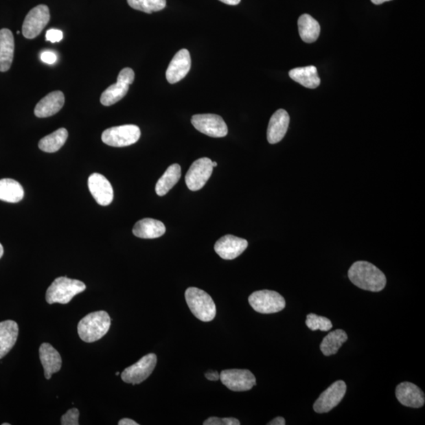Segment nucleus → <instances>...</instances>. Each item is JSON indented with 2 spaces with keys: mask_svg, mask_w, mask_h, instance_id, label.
<instances>
[{
  "mask_svg": "<svg viewBox=\"0 0 425 425\" xmlns=\"http://www.w3.org/2000/svg\"><path fill=\"white\" fill-rule=\"evenodd\" d=\"M111 319L106 311L93 312L80 320L78 332L80 338L85 343H93L103 338L108 332Z\"/></svg>",
  "mask_w": 425,
  "mask_h": 425,
  "instance_id": "obj_2",
  "label": "nucleus"
},
{
  "mask_svg": "<svg viewBox=\"0 0 425 425\" xmlns=\"http://www.w3.org/2000/svg\"><path fill=\"white\" fill-rule=\"evenodd\" d=\"M165 226L159 220L143 218L134 225L133 233L139 238L156 239L165 233Z\"/></svg>",
  "mask_w": 425,
  "mask_h": 425,
  "instance_id": "obj_21",
  "label": "nucleus"
},
{
  "mask_svg": "<svg viewBox=\"0 0 425 425\" xmlns=\"http://www.w3.org/2000/svg\"><path fill=\"white\" fill-rule=\"evenodd\" d=\"M397 400L402 405L411 408H421L424 405V393L416 384L403 382L395 390Z\"/></svg>",
  "mask_w": 425,
  "mask_h": 425,
  "instance_id": "obj_16",
  "label": "nucleus"
},
{
  "mask_svg": "<svg viewBox=\"0 0 425 425\" xmlns=\"http://www.w3.org/2000/svg\"><path fill=\"white\" fill-rule=\"evenodd\" d=\"M347 391V384L343 380H338L327 389L314 402V410L317 413L331 411L340 404Z\"/></svg>",
  "mask_w": 425,
  "mask_h": 425,
  "instance_id": "obj_12",
  "label": "nucleus"
},
{
  "mask_svg": "<svg viewBox=\"0 0 425 425\" xmlns=\"http://www.w3.org/2000/svg\"><path fill=\"white\" fill-rule=\"evenodd\" d=\"M19 325L14 321L0 322V359L10 352L19 336Z\"/></svg>",
  "mask_w": 425,
  "mask_h": 425,
  "instance_id": "obj_20",
  "label": "nucleus"
},
{
  "mask_svg": "<svg viewBox=\"0 0 425 425\" xmlns=\"http://www.w3.org/2000/svg\"><path fill=\"white\" fill-rule=\"evenodd\" d=\"M289 76L295 82L310 89L319 87L321 83L317 69L314 66L293 69L289 72Z\"/></svg>",
  "mask_w": 425,
  "mask_h": 425,
  "instance_id": "obj_23",
  "label": "nucleus"
},
{
  "mask_svg": "<svg viewBox=\"0 0 425 425\" xmlns=\"http://www.w3.org/2000/svg\"><path fill=\"white\" fill-rule=\"evenodd\" d=\"M23 198L24 189L18 181L9 179L0 180V200L16 203Z\"/></svg>",
  "mask_w": 425,
  "mask_h": 425,
  "instance_id": "obj_26",
  "label": "nucleus"
},
{
  "mask_svg": "<svg viewBox=\"0 0 425 425\" xmlns=\"http://www.w3.org/2000/svg\"><path fill=\"white\" fill-rule=\"evenodd\" d=\"M50 21L49 8L39 5L32 8L24 21L23 34L27 39H34L41 34Z\"/></svg>",
  "mask_w": 425,
  "mask_h": 425,
  "instance_id": "obj_8",
  "label": "nucleus"
},
{
  "mask_svg": "<svg viewBox=\"0 0 425 425\" xmlns=\"http://www.w3.org/2000/svg\"><path fill=\"white\" fill-rule=\"evenodd\" d=\"M219 1L225 4L232 5V6H236V5H238L240 3L241 0H219Z\"/></svg>",
  "mask_w": 425,
  "mask_h": 425,
  "instance_id": "obj_40",
  "label": "nucleus"
},
{
  "mask_svg": "<svg viewBox=\"0 0 425 425\" xmlns=\"http://www.w3.org/2000/svg\"><path fill=\"white\" fill-rule=\"evenodd\" d=\"M65 96L60 91H52L43 98L35 107L34 114L37 117H48L62 108Z\"/></svg>",
  "mask_w": 425,
  "mask_h": 425,
  "instance_id": "obj_19",
  "label": "nucleus"
},
{
  "mask_svg": "<svg viewBox=\"0 0 425 425\" xmlns=\"http://www.w3.org/2000/svg\"><path fill=\"white\" fill-rule=\"evenodd\" d=\"M62 38L63 34L61 30L51 29L47 32L46 39L48 41L56 43L62 41Z\"/></svg>",
  "mask_w": 425,
  "mask_h": 425,
  "instance_id": "obj_35",
  "label": "nucleus"
},
{
  "mask_svg": "<svg viewBox=\"0 0 425 425\" xmlns=\"http://www.w3.org/2000/svg\"><path fill=\"white\" fill-rule=\"evenodd\" d=\"M129 89V84L117 80V83L107 88L100 97L101 104L106 106H110L117 103L126 95Z\"/></svg>",
  "mask_w": 425,
  "mask_h": 425,
  "instance_id": "obj_29",
  "label": "nucleus"
},
{
  "mask_svg": "<svg viewBox=\"0 0 425 425\" xmlns=\"http://www.w3.org/2000/svg\"><path fill=\"white\" fill-rule=\"evenodd\" d=\"M205 376L209 380L216 381L220 379V375L217 371H209V372L205 374Z\"/></svg>",
  "mask_w": 425,
  "mask_h": 425,
  "instance_id": "obj_37",
  "label": "nucleus"
},
{
  "mask_svg": "<svg viewBox=\"0 0 425 425\" xmlns=\"http://www.w3.org/2000/svg\"><path fill=\"white\" fill-rule=\"evenodd\" d=\"M249 301L253 309L263 314L278 313L286 306L282 295L271 290H257L250 295Z\"/></svg>",
  "mask_w": 425,
  "mask_h": 425,
  "instance_id": "obj_5",
  "label": "nucleus"
},
{
  "mask_svg": "<svg viewBox=\"0 0 425 425\" xmlns=\"http://www.w3.org/2000/svg\"><path fill=\"white\" fill-rule=\"evenodd\" d=\"M119 374H120L119 373H116V375H117V376H118V375H119Z\"/></svg>",
  "mask_w": 425,
  "mask_h": 425,
  "instance_id": "obj_45",
  "label": "nucleus"
},
{
  "mask_svg": "<svg viewBox=\"0 0 425 425\" xmlns=\"http://www.w3.org/2000/svg\"><path fill=\"white\" fill-rule=\"evenodd\" d=\"M285 420L282 417H277L275 419H273L270 423H268V425H285Z\"/></svg>",
  "mask_w": 425,
  "mask_h": 425,
  "instance_id": "obj_38",
  "label": "nucleus"
},
{
  "mask_svg": "<svg viewBox=\"0 0 425 425\" xmlns=\"http://www.w3.org/2000/svg\"><path fill=\"white\" fill-rule=\"evenodd\" d=\"M185 299L192 313L198 320L204 322L211 321L217 314L216 306L211 295L197 288L186 290Z\"/></svg>",
  "mask_w": 425,
  "mask_h": 425,
  "instance_id": "obj_4",
  "label": "nucleus"
},
{
  "mask_svg": "<svg viewBox=\"0 0 425 425\" xmlns=\"http://www.w3.org/2000/svg\"><path fill=\"white\" fill-rule=\"evenodd\" d=\"M3 425H10L9 423H3Z\"/></svg>",
  "mask_w": 425,
  "mask_h": 425,
  "instance_id": "obj_44",
  "label": "nucleus"
},
{
  "mask_svg": "<svg viewBox=\"0 0 425 425\" xmlns=\"http://www.w3.org/2000/svg\"><path fill=\"white\" fill-rule=\"evenodd\" d=\"M156 364H157L156 354L152 353L145 355L137 363L123 371L122 379L127 384L133 385L141 384L152 374Z\"/></svg>",
  "mask_w": 425,
  "mask_h": 425,
  "instance_id": "obj_7",
  "label": "nucleus"
},
{
  "mask_svg": "<svg viewBox=\"0 0 425 425\" xmlns=\"http://www.w3.org/2000/svg\"><path fill=\"white\" fill-rule=\"evenodd\" d=\"M40 359L45 369L47 380H50L54 374H56L62 368V358L60 354L50 343L41 344L39 349Z\"/></svg>",
  "mask_w": 425,
  "mask_h": 425,
  "instance_id": "obj_18",
  "label": "nucleus"
},
{
  "mask_svg": "<svg viewBox=\"0 0 425 425\" xmlns=\"http://www.w3.org/2000/svg\"><path fill=\"white\" fill-rule=\"evenodd\" d=\"M213 168H216L218 166V163L216 161H212Z\"/></svg>",
  "mask_w": 425,
  "mask_h": 425,
  "instance_id": "obj_43",
  "label": "nucleus"
},
{
  "mask_svg": "<svg viewBox=\"0 0 425 425\" xmlns=\"http://www.w3.org/2000/svg\"><path fill=\"white\" fill-rule=\"evenodd\" d=\"M290 117L283 109L277 111L271 118L267 129L268 143L275 144L281 142L286 135L289 126Z\"/></svg>",
  "mask_w": 425,
  "mask_h": 425,
  "instance_id": "obj_17",
  "label": "nucleus"
},
{
  "mask_svg": "<svg viewBox=\"0 0 425 425\" xmlns=\"http://www.w3.org/2000/svg\"><path fill=\"white\" fill-rule=\"evenodd\" d=\"M68 138V132L66 128H61L56 132L52 133L50 135L41 139L39 142V148L43 152L47 153H54L60 150L65 143L67 142Z\"/></svg>",
  "mask_w": 425,
  "mask_h": 425,
  "instance_id": "obj_28",
  "label": "nucleus"
},
{
  "mask_svg": "<svg viewBox=\"0 0 425 425\" xmlns=\"http://www.w3.org/2000/svg\"><path fill=\"white\" fill-rule=\"evenodd\" d=\"M88 185L91 196L100 205L108 206L114 200V190L110 181L104 175L91 174Z\"/></svg>",
  "mask_w": 425,
  "mask_h": 425,
  "instance_id": "obj_14",
  "label": "nucleus"
},
{
  "mask_svg": "<svg viewBox=\"0 0 425 425\" xmlns=\"http://www.w3.org/2000/svg\"><path fill=\"white\" fill-rule=\"evenodd\" d=\"M41 59L42 62L52 65L57 61V56L52 51H45L41 54Z\"/></svg>",
  "mask_w": 425,
  "mask_h": 425,
  "instance_id": "obj_36",
  "label": "nucleus"
},
{
  "mask_svg": "<svg viewBox=\"0 0 425 425\" xmlns=\"http://www.w3.org/2000/svg\"><path fill=\"white\" fill-rule=\"evenodd\" d=\"M132 8L147 14L158 12L166 6V0H127Z\"/></svg>",
  "mask_w": 425,
  "mask_h": 425,
  "instance_id": "obj_30",
  "label": "nucleus"
},
{
  "mask_svg": "<svg viewBox=\"0 0 425 425\" xmlns=\"http://www.w3.org/2000/svg\"><path fill=\"white\" fill-rule=\"evenodd\" d=\"M119 425H139V424L136 422H134L133 420L128 418H124L121 420L119 422H118Z\"/></svg>",
  "mask_w": 425,
  "mask_h": 425,
  "instance_id": "obj_39",
  "label": "nucleus"
},
{
  "mask_svg": "<svg viewBox=\"0 0 425 425\" xmlns=\"http://www.w3.org/2000/svg\"><path fill=\"white\" fill-rule=\"evenodd\" d=\"M306 325L311 331H330L332 328V321L325 317L310 314L306 317Z\"/></svg>",
  "mask_w": 425,
  "mask_h": 425,
  "instance_id": "obj_31",
  "label": "nucleus"
},
{
  "mask_svg": "<svg viewBox=\"0 0 425 425\" xmlns=\"http://www.w3.org/2000/svg\"><path fill=\"white\" fill-rule=\"evenodd\" d=\"M249 242L246 240L233 235H226L216 242L214 250L223 260H233L243 254Z\"/></svg>",
  "mask_w": 425,
  "mask_h": 425,
  "instance_id": "obj_13",
  "label": "nucleus"
},
{
  "mask_svg": "<svg viewBox=\"0 0 425 425\" xmlns=\"http://www.w3.org/2000/svg\"><path fill=\"white\" fill-rule=\"evenodd\" d=\"M347 335L345 331L336 330L331 332L324 338L321 343L320 349L325 356H331L336 354L338 349L347 341Z\"/></svg>",
  "mask_w": 425,
  "mask_h": 425,
  "instance_id": "obj_27",
  "label": "nucleus"
},
{
  "mask_svg": "<svg viewBox=\"0 0 425 425\" xmlns=\"http://www.w3.org/2000/svg\"><path fill=\"white\" fill-rule=\"evenodd\" d=\"M212 161L208 158L198 159L192 164L185 176V182L191 191L202 189L213 173Z\"/></svg>",
  "mask_w": 425,
  "mask_h": 425,
  "instance_id": "obj_10",
  "label": "nucleus"
},
{
  "mask_svg": "<svg viewBox=\"0 0 425 425\" xmlns=\"http://www.w3.org/2000/svg\"><path fill=\"white\" fill-rule=\"evenodd\" d=\"M348 277L355 286L373 292H381L387 284L384 273L372 263L365 261L354 262L349 268Z\"/></svg>",
  "mask_w": 425,
  "mask_h": 425,
  "instance_id": "obj_1",
  "label": "nucleus"
},
{
  "mask_svg": "<svg viewBox=\"0 0 425 425\" xmlns=\"http://www.w3.org/2000/svg\"><path fill=\"white\" fill-rule=\"evenodd\" d=\"M141 129L135 125H125L106 129L102 134V141L115 148L130 146L141 137Z\"/></svg>",
  "mask_w": 425,
  "mask_h": 425,
  "instance_id": "obj_6",
  "label": "nucleus"
},
{
  "mask_svg": "<svg viewBox=\"0 0 425 425\" xmlns=\"http://www.w3.org/2000/svg\"><path fill=\"white\" fill-rule=\"evenodd\" d=\"M192 124L198 132L214 138L227 136L228 126L223 118L217 115H196L192 117Z\"/></svg>",
  "mask_w": 425,
  "mask_h": 425,
  "instance_id": "obj_9",
  "label": "nucleus"
},
{
  "mask_svg": "<svg viewBox=\"0 0 425 425\" xmlns=\"http://www.w3.org/2000/svg\"><path fill=\"white\" fill-rule=\"evenodd\" d=\"M371 1L376 5H380L385 2L391 1V0H371Z\"/></svg>",
  "mask_w": 425,
  "mask_h": 425,
  "instance_id": "obj_41",
  "label": "nucleus"
},
{
  "mask_svg": "<svg viewBox=\"0 0 425 425\" xmlns=\"http://www.w3.org/2000/svg\"><path fill=\"white\" fill-rule=\"evenodd\" d=\"M14 39L12 32L0 30V72L9 71L14 58Z\"/></svg>",
  "mask_w": 425,
  "mask_h": 425,
  "instance_id": "obj_22",
  "label": "nucleus"
},
{
  "mask_svg": "<svg viewBox=\"0 0 425 425\" xmlns=\"http://www.w3.org/2000/svg\"><path fill=\"white\" fill-rule=\"evenodd\" d=\"M299 32L301 39L304 42H315L320 35L321 27L319 21L308 14L301 15L298 21Z\"/></svg>",
  "mask_w": 425,
  "mask_h": 425,
  "instance_id": "obj_24",
  "label": "nucleus"
},
{
  "mask_svg": "<svg viewBox=\"0 0 425 425\" xmlns=\"http://www.w3.org/2000/svg\"><path fill=\"white\" fill-rule=\"evenodd\" d=\"M204 425H240L239 420L234 417L219 418L211 417L203 422Z\"/></svg>",
  "mask_w": 425,
  "mask_h": 425,
  "instance_id": "obj_33",
  "label": "nucleus"
},
{
  "mask_svg": "<svg viewBox=\"0 0 425 425\" xmlns=\"http://www.w3.org/2000/svg\"><path fill=\"white\" fill-rule=\"evenodd\" d=\"M117 79L130 85L133 83L134 79H135V73H134L131 68L123 69L119 74H118Z\"/></svg>",
  "mask_w": 425,
  "mask_h": 425,
  "instance_id": "obj_34",
  "label": "nucleus"
},
{
  "mask_svg": "<svg viewBox=\"0 0 425 425\" xmlns=\"http://www.w3.org/2000/svg\"><path fill=\"white\" fill-rule=\"evenodd\" d=\"M192 59L189 51L181 49L176 54L166 71V80L170 84H176L184 79L190 71Z\"/></svg>",
  "mask_w": 425,
  "mask_h": 425,
  "instance_id": "obj_15",
  "label": "nucleus"
},
{
  "mask_svg": "<svg viewBox=\"0 0 425 425\" xmlns=\"http://www.w3.org/2000/svg\"><path fill=\"white\" fill-rule=\"evenodd\" d=\"M222 384L233 391H246L256 385V378L247 369L223 370L220 374Z\"/></svg>",
  "mask_w": 425,
  "mask_h": 425,
  "instance_id": "obj_11",
  "label": "nucleus"
},
{
  "mask_svg": "<svg viewBox=\"0 0 425 425\" xmlns=\"http://www.w3.org/2000/svg\"><path fill=\"white\" fill-rule=\"evenodd\" d=\"M181 176V168L180 165L173 164L169 166L156 184L155 192L157 195L159 196L166 195L177 184Z\"/></svg>",
  "mask_w": 425,
  "mask_h": 425,
  "instance_id": "obj_25",
  "label": "nucleus"
},
{
  "mask_svg": "<svg viewBox=\"0 0 425 425\" xmlns=\"http://www.w3.org/2000/svg\"><path fill=\"white\" fill-rule=\"evenodd\" d=\"M3 253H4L3 246L1 244H0V258L3 257Z\"/></svg>",
  "mask_w": 425,
  "mask_h": 425,
  "instance_id": "obj_42",
  "label": "nucleus"
},
{
  "mask_svg": "<svg viewBox=\"0 0 425 425\" xmlns=\"http://www.w3.org/2000/svg\"><path fill=\"white\" fill-rule=\"evenodd\" d=\"M86 285L78 279L66 277H58L52 282L46 292L47 303L67 304L77 295L85 290Z\"/></svg>",
  "mask_w": 425,
  "mask_h": 425,
  "instance_id": "obj_3",
  "label": "nucleus"
},
{
  "mask_svg": "<svg viewBox=\"0 0 425 425\" xmlns=\"http://www.w3.org/2000/svg\"><path fill=\"white\" fill-rule=\"evenodd\" d=\"M80 413L78 409H71L65 413L61 418L62 425H78Z\"/></svg>",
  "mask_w": 425,
  "mask_h": 425,
  "instance_id": "obj_32",
  "label": "nucleus"
}]
</instances>
